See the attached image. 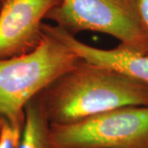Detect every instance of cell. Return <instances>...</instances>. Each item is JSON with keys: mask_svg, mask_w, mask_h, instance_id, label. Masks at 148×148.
<instances>
[{"mask_svg": "<svg viewBox=\"0 0 148 148\" xmlns=\"http://www.w3.org/2000/svg\"><path fill=\"white\" fill-rule=\"evenodd\" d=\"M143 24L148 30V0H133Z\"/></svg>", "mask_w": 148, "mask_h": 148, "instance_id": "9c48e42d", "label": "cell"}, {"mask_svg": "<svg viewBox=\"0 0 148 148\" xmlns=\"http://www.w3.org/2000/svg\"><path fill=\"white\" fill-rule=\"evenodd\" d=\"M53 34L82 61L106 66L132 77L148 87V54L119 45L112 49H100L77 40L74 35L56 25L44 23Z\"/></svg>", "mask_w": 148, "mask_h": 148, "instance_id": "8992f818", "label": "cell"}, {"mask_svg": "<svg viewBox=\"0 0 148 148\" xmlns=\"http://www.w3.org/2000/svg\"><path fill=\"white\" fill-rule=\"evenodd\" d=\"M37 98L50 124L64 125L124 106H148V87L114 69L82 60Z\"/></svg>", "mask_w": 148, "mask_h": 148, "instance_id": "6da1fadb", "label": "cell"}, {"mask_svg": "<svg viewBox=\"0 0 148 148\" xmlns=\"http://www.w3.org/2000/svg\"><path fill=\"white\" fill-rule=\"evenodd\" d=\"M43 32L32 51L0 59V119L14 125L24 126L27 104L82 61L44 27Z\"/></svg>", "mask_w": 148, "mask_h": 148, "instance_id": "7a4b0ae2", "label": "cell"}, {"mask_svg": "<svg viewBox=\"0 0 148 148\" xmlns=\"http://www.w3.org/2000/svg\"><path fill=\"white\" fill-rule=\"evenodd\" d=\"M6 0H0V5H2V3H3V2H5Z\"/></svg>", "mask_w": 148, "mask_h": 148, "instance_id": "30bf717a", "label": "cell"}, {"mask_svg": "<svg viewBox=\"0 0 148 148\" xmlns=\"http://www.w3.org/2000/svg\"><path fill=\"white\" fill-rule=\"evenodd\" d=\"M62 0H6L0 8V59L32 51L42 39L44 20Z\"/></svg>", "mask_w": 148, "mask_h": 148, "instance_id": "5b68a950", "label": "cell"}, {"mask_svg": "<svg viewBox=\"0 0 148 148\" xmlns=\"http://www.w3.org/2000/svg\"><path fill=\"white\" fill-rule=\"evenodd\" d=\"M18 148H56L52 139L50 123L37 96L25 108V123Z\"/></svg>", "mask_w": 148, "mask_h": 148, "instance_id": "52a82bcc", "label": "cell"}, {"mask_svg": "<svg viewBox=\"0 0 148 148\" xmlns=\"http://www.w3.org/2000/svg\"><path fill=\"white\" fill-rule=\"evenodd\" d=\"M24 126L14 125L0 119V148H18Z\"/></svg>", "mask_w": 148, "mask_h": 148, "instance_id": "ba28073f", "label": "cell"}, {"mask_svg": "<svg viewBox=\"0 0 148 148\" xmlns=\"http://www.w3.org/2000/svg\"><path fill=\"white\" fill-rule=\"evenodd\" d=\"M0 8H1V5H0Z\"/></svg>", "mask_w": 148, "mask_h": 148, "instance_id": "8fae6325", "label": "cell"}, {"mask_svg": "<svg viewBox=\"0 0 148 148\" xmlns=\"http://www.w3.org/2000/svg\"><path fill=\"white\" fill-rule=\"evenodd\" d=\"M50 127L56 148H148V106H124Z\"/></svg>", "mask_w": 148, "mask_h": 148, "instance_id": "277c9868", "label": "cell"}, {"mask_svg": "<svg viewBox=\"0 0 148 148\" xmlns=\"http://www.w3.org/2000/svg\"><path fill=\"white\" fill-rule=\"evenodd\" d=\"M46 18L74 36L100 32L117 39L122 46L148 54V30L133 0H62Z\"/></svg>", "mask_w": 148, "mask_h": 148, "instance_id": "3957f363", "label": "cell"}]
</instances>
